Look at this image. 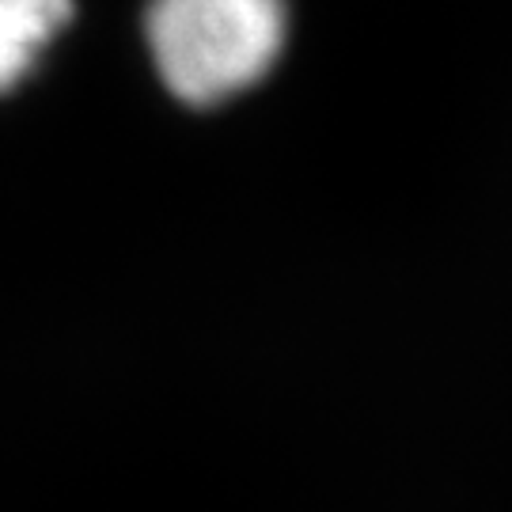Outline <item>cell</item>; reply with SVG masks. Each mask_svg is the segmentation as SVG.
Instances as JSON below:
<instances>
[{
    "instance_id": "6da1fadb",
    "label": "cell",
    "mask_w": 512,
    "mask_h": 512,
    "mask_svg": "<svg viewBox=\"0 0 512 512\" xmlns=\"http://www.w3.org/2000/svg\"><path fill=\"white\" fill-rule=\"evenodd\" d=\"M148 50L167 92L213 107L274 69L289 31L285 0H152Z\"/></svg>"
},
{
    "instance_id": "7a4b0ae2",
    "label": "cell",
    "mask_w": 512,
    "mask_h": 512,
    "mask_svg": "<svg viewBox=\"0 0 512 512\" xmlns=\"http://www.w3.org/2000/svg\"><path fill=\"white\" fill-rule=\"evenodd\" d=\"M73 19V0H0V95L38 65Z\"/></svg>"
}]
</instances>
